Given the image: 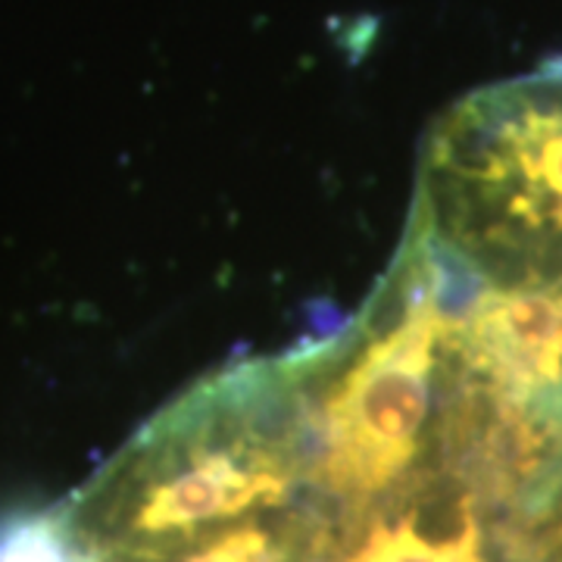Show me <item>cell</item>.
<instances>
[{
    "instance_id": "obj_1",
    "label": "cell",
    "mask_w": 562,
    "mask_h": 562,
    "mask_svg": "<svg viewBox=\"0 0 562 562\" xmlns=\"http://www.w3.org/2000/svg\"><path fill=\"white\" fill-rule=\"evenodd\" d=\"M409 220L487 257L562 254V60L453 103L422 144Z\"/></svg>"
}]
</instances>
